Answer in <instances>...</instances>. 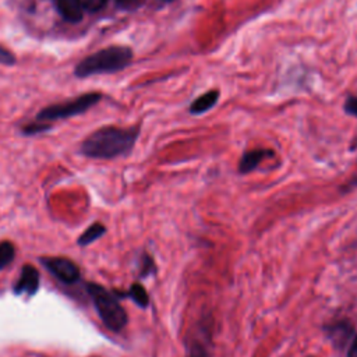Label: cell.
I'll use <instances>...</instances> for the list:
<instances>
[{
	"label": "cell",
	"instance_id": "cell-1",
	"mask_svg": "<svg viewBox=\"0 0 357 357\" xmlns=\"http://www.w3.org/2000/svg\"><path fill=\"white\" fill-rule=\"evenodd\" d=\"M138 134V127H100L82 141L79 151L91 159H114L131 152Z\"/></svg>",
	"mask_w": 357,
	"mask_h": 357
},
{
	"label": "cell",
	"instance_id": "cell-2",
	"mask_svg": "<svg viewBox=\"0 0 357 357\" xmlns=\"http://www.w3.org/2000/svg\"><path fill=\"white\" fill-rule=\"evenodd\" d=\"M132 59L127 46H109L82 59L74 70L75 77L86 78L96 74H109L126 68Z\"/></svg>",
	"mask_w": 357,
	"mask_h": 357
},
{
	"label": "cell",
	"instance_id": "cell-3",
	"mask_svg": "<svg viewBox=\"0 0 357 357\" xmlns=\"http://www.w3.org/2000/svg\"><path fill=\"white\" fill-rule=\"evenodd\" d=\"M85 290L100 318L103 325L112 332H120L128 322V315L123 305L119 303V297L105 289L103 286L89 282L85 284Z\"/></svg>",
	"mask_w": 357,
	"mask_h": 357
},
{
	"label": "cell",
	"instance_id": "cell-4",
	"mask_svg": "<svg viewBox=\"0 0 357 357\" xmlns=\"http://www.w3.org/2000/svg\"><path fill=\"white\" fill-rule=\"evenodd\" d=\"M100 98H102V95L99 92H88V93H84L71 100L50 105L38 113L36 120L38 121H53V120L70 119L73 116L82 114L88 109L95 106L100 100Z\"/></svg>",
	"mask_w": 357,
	"mask_h": 357
},
{
	"label": "cell",
	"instance_id": "cell-5",
	"mask_svg": "<svg viewBox=\"0 0 357 357\" xmlns=\"http://www.w3.org/2000/svg\"><path fill=\"white\" fill-rule=\"evenodd\" d=\"M40 264L47 269V272L54 276L63 284H74L79 280L81 272L78 265L64 257H40Z\"/></svg>",
	"mask_w": 357,
	"mask_h": 357
},
{
	"label": "cell",
	"instance_id": "cell-6",
	"mask_svg": "<svg viewBox=\"0 0 357 357\" xmlns=\"http://www.w3.org/2000/svg\"><path fill=\"white\" fill-rule=\"evenodd\" d=\"M39 283H40V278H39L38 269L26 264L21 268V273L13 287V293L17 296L26 294L28 297H32L39 290Z\"/></svg>",
	"mask_w": 357,
	"mask_h": 357
},
{
	"label": "cell",
	"instance_id": "cell-7",
	"mask_svg": "<svg viewBox=\"0 0 357 357\" xmlns=\"http://www.w3.org/2000/svg\"><path fill=\"white\" fill-rule=\"evenodd\" d=\"M275 153L271 149H252L248 151L245 153H243L240 162H238V172L241 174H247L252 170H255L259 163L266 159V158H272Z\"/></svg>",
	"mask_w": 357,
	"mask_h": 357
},
{
	"label": "cell",
	"instance_id": "cell-8",
	"mask_svg": "<svg viewBox=\"0 0 357 357\" xmlns=\"http://www.w3.org/2000/svg\"><path fill=\"white\" fill-rule=\"evenodd\" d=\"M54 4L64 20L70 22H78L82 20L84 8L79 0H54Z\"/></svg>",
	"mask_w": 357,
	"mask_h": 357
},
{
	"label": "cell",
	"instance_id": "cell-9",
	"mask_svg": "<svg viewBox=\"0 0 357 357\" xmlns=\"http://www.w3.org/2000/svg\"><path fill=\"white\" fill-rule=\"evenodd\" d=\"M113 293L117 297H128V298H131L141 308H146L149 305V296H148L145 287L142 284H139V283H132L127 291L114 290Z\"/></svg>",
	"mask_w": 357,
	"mask_h": 357
},
{
	"label": "cell",
	"instance_id": "cell-10",
	"mask_svg": "<svg viewBox=\"0 0 357 357\" xmlns=\"http://www.w3.org/2000/svg\"><path fill=\"white\" fill-rule=\"evenodd\" d=\"M219 99V91H209L201 96H198L190 106V112L192 114H201L212 109Z\"/></svg>",
	"mask_w": 357,
	"mask_h": 357
},
{
	"label": "cell",
	"instance_id": "cell-11",
	"mask_svg": "<svg viewBox=\"0 0 357 357\" xmlns=\"http://www.w3.org/2000/svg\"><path fill=\"white\" fill-rule=\"evenodd\" d=\"M105 233H106L105 225H102V223H99V222H95V223H92L91 226H88V227L85 229V231L77 238V243H78V245H81V247L89 245V244H92L93 241H96L98 238H100Z\"/></svg>",
	"mask_w": 357,
	"mask_h": 357
},
{
	"label": "cell",
	"instance_id": "cell-12",
	"mask_svg": "<svg viewBox=\"0 0 357 357\" xmlns=\"http://www.w3.org/2000/svg\"><path fill=\"white\" fill-rule=\"evenodd\" d=\"M351 332H353L351 326L349 324H346V322H337L336 325H332L328 329V335H329L331 340L333 343H337L339 347L344 346V343L350 337Z\"/></svg>",
	"mask_w": 357,
	"mask_h": 357
},
{
	"label": "cell",
	"instance_id": "cell-13",
	"mask_svg": "<svg viewBox=\"0 0 357 357\" xmlns=\"http://www.w3.org/2000/svg\"><path fill=\"white\" fill-rule=\"evenodd\" d=\"M209 339H199L198 336L191 339L187 344V356L185 357H211L209 351Z\"/></svg>",
	"mask_w": 357,
	"mask_h": 357
},
{
	"label": "cell",
	"instance_id": "cell-14",
	"mask_svg": "<svg viewBox=\"0 0 357 357\" xmlns=\"http://www.w3.org/2000/svg\"><path fill=\"white\" fill-rule=\"evenodd\" d=\"M15 258V247L11 241H0V271L7 268Z\"/></svg>",
	"mask_w": 357,
	"mask_h": 357
},
{
	"label": "cell",
	"instance_id": "cell-15",
	"mask_svg": "<svg viewBox=\"0 0 357 357\" xmlns=\"http://www.w3.org/2000/svg\"><path fill=\"white\" fill-rule=\"evenodd\" d=\"M156 272V265H155V261L153 258L144 252L141 255V261H139V276L141 278H148L151 275H153Z\"/></svg>",
	"mask_w": 357,
	"mask_h": 357
},
{
	"label": "cell",
	"instance_id": "cell-16",
	"mask_svg": "<svg viewBox=\"0 0 357 357\" xmlns=\"http://www.w3.org/2000/svg\"><path fill=\"white\" fill-rule=\"evenodd\" d=\"M84 11H89V13H96L100 8L105 7V4L107 3V0H79Z\"/></svg>",
	"mask_w": 357,
	"mask_h": 357
},
{
	"label": "cell",
	"instance_id": "cell-17",
	"mask_svg": "<svg viewBox=\"0 0 357 357\" xmlns=\"http://www.w3.org/2000/svg\"><path fill=\"white\" fill-rule=\"evenodd\" d=\"M49 128H50V126L46 124V123H31V124L22 127V132L25 135H35V134L43 132V131H46Z\"/></svg>",
	"mask_w": 357,
	"mask_h": 357
},
{
	"label": "cell",
	"instance_id": "cell-18",
	"mask_svg": "<svg viewBox=\"0 0 357 357\" xmlns=\"http://www.w3.org/2000/svg\"><path fill=\"white\" fill-rule=\"evenodd\" d=\"M15 63V57L14 54L7 50L6 47L0 46V64H4V66H11Z\"/></svg>",
	"mask_w": 357,
	"mask_h": 357
},
{
	"label": "cell",
	"instance_id": "cell-19",
	"mask_svg": "<svg viewBox=\"0 0 357 357\" xmlns=\"http://www.w3.org/2000/svg\"><path fill=\"white\" fill-rule=\"evenodd\" d=\"M344 110L347 114L357 117V96H350L344 102Z\"/></svg>",
	"mask_w": 357,
	"mask_h": 357
},
{
	"label": "cell",
	"instance_id": "cell-20",
	"mask_svg": "<svg viewBox=\"0 0 357 357\" xmlns=\"http://www.w3.org/2000/svg\"><path fill=\"white\" fill-rule=\"evenodd\" d=\"M145 0H117V6L124 10H135L138 8Z\"/></svg>",
	"mask_w": 357,
	"mask_h": 357
},
{
	"label": "cell",
	"instance_id": "cell-21",
	"mask_svg": "<svg viewBox=\"0 0 357 357\" xmlns=\"http://www.w3.org/2000/svg\"><path fill=\"white\" fill-rule=\"evenodd\" d=\"M347 357H357V335L353 337L350 347L347 350Z\"/></svg>",
	"mask_w": 357,
	"mask_h": 357
},
{
	"label": "cell",
	"instance_id": "cell-22",
	"mask_svg": "<svg viewBox=\"0 0 357 357\" xmlns=\"http://www.w3.org/2000/svg\"><path fill=\"white\" fill-rule=\"evenodd\" d=\"M165 1H170V0H165Z\"/></svg>",
	"mask_w": 357,
	"mask_h": 357
}]
</instances>
